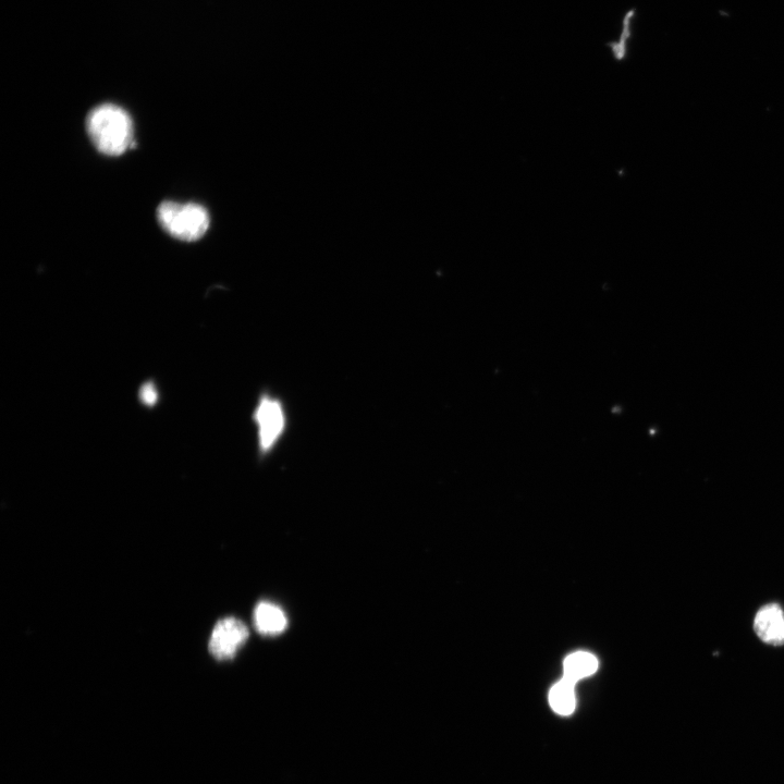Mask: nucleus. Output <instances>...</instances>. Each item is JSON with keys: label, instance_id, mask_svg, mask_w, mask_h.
I'll use <instances>...</instances> for the list:
<instances>
[{"label": "nucleus", "instance_id": "39448f33", "mask_svg": "<svg viewBox=\"0 0 784 784\" xmlns=\"http://www.w3.org/2000/svg\"><path fill=\"white\" fill-rule=\"evenodd\" d=\"M754 630L764 644L784 645V610L777 603L761 607L754 618Z\"/></svg>", "mask_w": 784, "mask_h": 784}, {"label": "nucleus", "instance_id": "f03ea898", "mask_svg": "<svg viewBox=\"0 0 784 784\" xmlns=\"http://www.w3.org/2000/svg\"><path fill=\"white\" fill-rule=\"evenodd\" d=\"M157 219L167 233L185 242L199 240L207 232L210 221L203 206L175 201L161 203L157 209Z\"/></svg>", "mask_w": 784, "mask_h": 784}, {"label": "nucleus", "instance_id": "9d476101", "mask_svg": "<svg viewBox=\"0 0 784 784\" xmlns=\"http://www.w3.org/2000/svg\"><path fill=\"white\" fill-rule=\"evenodd\" d=\"M632 13H633V11L629 12V13L625 16V20H624V32H623V35H622V37H621V42H620V44H618V42H616V44H611V48H612V50H613L616 59H622V58L624 57V54H625V39H626V37H628V35H629L628 29H629V20H630V14H632Z\"/></svg>", "mask_w": 784, "mask_h": 784}, {"label": "nucleus", "instance_id": "0eeeda50", "mask_svg": "<svg viewBox=\"0 0 784 784\" xmlns=\"http://www.w3.org/2000/svg\"><path fill=\"white\" fill-rule=\"evenodd\" d=\"M598 667L597 659L588 652H575L564 661L563 678L575 684L578 679L589 676Z\"/></svg>", "mask_w": 784, "mask_h": 784}, {"label": "nucleus", "instance_id": "1a4fd4ad", "mask_svg": "<svg viewBox=\"0 0 784 784\" xmlns=\"http://www.w3.org/2000/svg\"><path fill=\"white\" fill-rule=\"evenodd\" d=\"M139 400L147 406H152L158 401V391L152 382H145L139 389Z\"/></svg>", "mask_w": 784, "mask_h": 784}, {"label": "nucleus", "instance_id": "7ed1b4c3", "mask_svg": "<svg viewBox=\"0 0 784 784\" xmlns=\"http://www.w3.org/2000/svg\"><path fill=\"white\" fill-rule=\"evenodd\" d=\"M257 430L258 451L269 454L286 429V414L282 402L270 393H261L253 413Z\"/></svg>", "mask_w": 784, "mask_h": 784}, {"label": "nucleus", "instance_id": "423d86ee", "mask_svg": "<svg viewBox=\"0 0 784 784\" xmlns=\"http://www.w3.org/2000/svg\"><path fill=\"white\" fill-rule=\"evenodd\" d=\"M254 624L262 635H278L286 628L287 618L280 607L261 601L254 610Z\"/></svg>", "mask_w": 784, "mask_h": 784}, {"label": "nucleus", "instance_id": "6e6552de", "mask_svg": "<svg viewBox=\"0 0 784 784\" xmlns=\"http://www.w3.org/2000/svg\"><path fill=\"white\" fill-rule=\"evenodd\" d=\"M572 682L562 678L549 693V702L552 709L562 715L571 714L575 709V694Z\"/></svg>", "mask_w": 784, "mask_h": 784}, {"label": "nucleus", "instance_id": "20e7f679", "mask_svg": "<svg viewBox=\"0 0 784 784\" xmlns=\"http://www.w3.org/2000/svg\"><path fill=\"white\" fill-rule=\"evenodd\" d=\"M247 638L248 629L242 621L235 617L222 618L211 633L210 653L218 660L232 659Z\"/></svg>", "mask_w": 784, "mask_h": 784}, {"label": "nucleus", "instance_id": "f257e3e1", "mask_svg": "<svg viewBox=\"0 0 784 784\" xmlns=\"http://www.w3.org/2000/svg\"><path fill=\"white\" fill-rule=\"evenodd\" d=\"M86 130L97 150L107 156H120L134 143L132 119L117 105L94 108L87 115Z\"/></svg>", "mask_w": 784, "mask_h": 784}]
</instances>
